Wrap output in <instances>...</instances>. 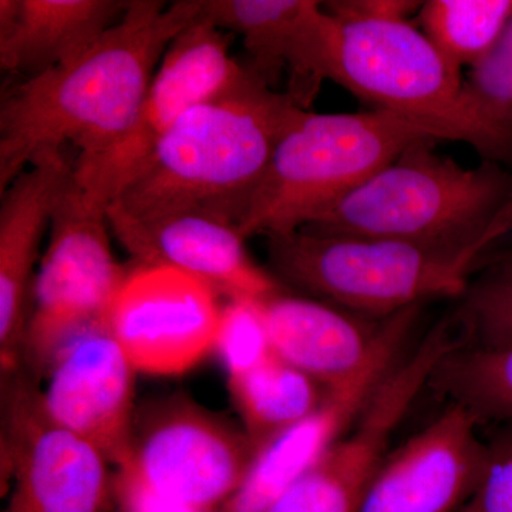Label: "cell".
I'll return each instance as SVG.
<instances>
[{"label":"cell","instance_id":"17","mask_svg":"<svg viewBox=\"0 0 512 512\" xmlns=\"http://www.w3.org/2000/svg\"><path fill=\"white\" fill-rule=\"evenodd\" d=\"M64 150L45 151L2 191L0 204V363L22 367L40 244L73 173Z\"/></svg>","mask_w":512,"mask_h":512},{"label":"cell","instance_id":"15","mask_svg":"<svg viewBox=\"0 0 512 512\" xmlns=\"http://www.w3.org/2000/svg\"><path fill=\"white\" fill-rule=\"evenodd\" d=\"M480 426L464 407L448 403L389 451L359 512H461L483 473Z\"/></svg>","mask_w":512,"mask_h":512},{"label":"cell","instance_id":"16","mask_svg":"<svg viewBox=\"0 0 512 512\" xmlns=\"http://www.w3.org/2000/svg\"><path fill=\"white\" fill-rule=\"evenodd\" d=\"M136 375L107 326L87 330L53 360L40 392L43 407L50 419L120 467L136 413Z\"/></svg>","mask_w":512,"mask_h":512},{"label":"cell","instance_id":"5","mask_svg":"<svg viewBox=\"0 0 512 512\" xmlns=\"http://www.w3.org/2000/svg\"><path fill=\"white\" fill-rule=\"evenodd\" d=\"M421 140H436L390 111H303L279 140L239 224L245 238L298 231Z\"/></svg>","mask_w":512,"mask_h":512},{"label":"cell","instance_id":"1","mask_svg":"<svg viewBox=\"0 0 512 512\" xmlns=\"http://www.w3.org/2000/svg\"><path fill=\"white\" fill-rule=\"evenodd\" d=\"M204 0H131L124 15L70 62L13 86L0 104V192L40 154L72 144L99 156L136 121L165 50Z\"/></svg>","mask_w":512,"mask_h":512},{"label":"cell","instance_id":"6","mask_svg":"<svg viewBox=\"0 0 512 512\" xmlns=\"http://www.w3.org/2000/svg\"><path fill=\"white\" fill-rule=\"evenodd\" d=\"M333 82L436 140L461 141L485 161L512 163V133L491 126L454 72L410 20L340 23Z\"/></svg>","mask_w":512,"mask_h":512},{"label":"cell","instance_id":"24","mask_svg":"<svg viewBox=\"0 0 512 512\" xmlns=\"http://www.w3.org/2000/svg\"><path fill=\"white\" fill-rule=\"evenodd\" d=\"M466 345L512 346V274L490 271L473 282L456 312Z\"/></svg>","mask_w":512,"mask_h":512},{"label":"cell","instance_id":"23","mask_svg":"<svg viewBox=\"0 0 512 512\" xmlns=\"http://www.w3.org/2000/svg\"><path fill=\"white\" fill-rule=\"evenodd\" d=\"M214 352L228 377L244 375L275 355L265 301L231 298L222 305Z\"/></svg>","mask_w":512,"mask_h":512},{"label":"cell","instance_id":"26","mask_svg":"<svg viewBox=\"0 0 512 512\" xmlns=\"http://www.w3.org/2000/svg\"><path fill=\"white\" fill-rule=\"evenodd\" d=\"M461 512H512V421L485 440L483 473Z\"/></svg>","mask_w":512,"mask_h":512},{"label":"cell","instance_id":"25","mask_svg":"<svg viewBox=\"0 0 512 512\" xmlns=\"http://www.w3.org/2000/svg\"><path fill=\"white\" fill-rule=\"evenodd\" d=\"M463 86L487 123L512 133V13L494 45L468 69Z\"/></svg>","mask_w":512,"mask_h":512},{"label":"cell","instance_id":"18","mask_svg":"<svg viewBox=\"0 0 512 512\" xmlns=\"http://www.w3.org/2000/svg\"><path fill=\"white\" fill-rule=\"evenodd\" d=\"M400 357L373 367L346 389L328 393L315 413L259 448L244 481L217 512L268 511L348 433Z\"/></svg>","mask_w":512,"mask_h":512},{"label":"cell","instance_id":"10","mask_svg":"<svg viewBox=\"0 0 512 512\" xmlns=\"http://www.w3.org/2000/svg\"><path fill=\"white\" fill-rule=\"evenodd\" d=\"M2 376V485H12L5 512H113L109 460L50 419L23 367Z\"/></svg>","mask_w":512,"mask_h":512},{"label":"cell","instance_id":"3","mask_svg":"<svg viewBox=\"0 0 512 512\" xmlns=\"http://www.w3.org/2000/svg\"><path fill=\"white\" fill-rule=\"evenodd\" d=\"M421 140L301 229L342 237L467 247L512 228V173L464 167Z\"/></svg>","mask_w":512,"mask_h":512},{"label":"cell","instance_id":"29","mask_svg":"<svg viewBox=\"0 0 512 512\" xmlns=\"http://www.w3.org/2000/svg\"><path fill=\"white\" fill-rule=\"evenodd\" d=\"M491 271L503 272V274H512V248L507 249L495 261L494 268Z\"/></svg>","mask_w":512,"mask_h":512},{"label":"cell","instance_id":"19","mask_svg":"<svg viewBox=\"0 0 512 512\" xmlns=\"http://www.w3.org/2000/svg\"><path fill=\"white\" fill-rule=\"evenodd\" d=\"M127 6L126 0H0V66L26 80L70 62Z\"/></svg>","mask_w":512,"mask_h":512},{"label":"cell","instance_id":"14","mask_svg":"<svg viewBox=\"0 0 512 512\" xmlns=\"http://www.w3.org/2000/svg\"><path fill=\"white\" fill-rule=\"evenodd\" d=\"M113 234L140 265L165 266L190 275L231 298L266 301L285 286L261 268L234 222L202 211L130 217L107 210Z\"/></svg>","mask_w":512,"mask_h":512},{"label":"cell","instance_id":"8","mask_svg":"<svg viewBox=\"0 0 512 512\" xmlns=\"http://www.w3.org/2000/svg\"><path fill=\"white\" fill-rule=\"evenodd\" d=\"M255 453L242 427L175 392L137 404L117 470L175 503L217 512L244 481Z\"/></svg>","mask_w":512,"mask_h":512},{"label":"cell","instance_id":"7","mask_svg":"<svg viewBox=\"0 0 512 512\" xmlns=\"http://www.w3.org/2000/svg\"><path fill=\"white\" fill-rule=\"evenodd\" d=\"M107 210L74 180L57 202L49 242L39 262L22 367L45 379L60 350L77 336L107 326V315L128 272L109 239Z\"/></svg>","mask_w":512,"mask_h":512},{"label":"cell","instance_id":"28","mask_svg":"<svg viewBox=\"0 0 512 512\" xmlns=\"http://www.w3.org/2000/svg\"><path fill=\"white\" fill-rule=\"evenodd\" d=\"M137 512H201L183 504L174 503L167 498L153 497L138 508Z\"/></svg>","mask_w":512,"mask_h":512},{"label":"cell","instance_id":"20","mask_svg":"<svg viewBox=\"0 0 512 512\" xmlns=\"http://www.w3.org/2000/svg\"><path fill=\"white\" fill-rule=\"evenodd\" d=\"M228 387L255 451L311 416L328 397L320 384L276 355L251 372L228 377Z\"/></svg>","mask_w":512,"mask_h":512},{"label":"cell","instance_id":"9","mask_svg":"<svg viewBox=\"0 0 512 512\" xmlns=\"http://www.w3.org/2000/svg\"><path fill=\"white\" fill-rule=\"evenodd\" d=\"M231 37L204 10L174 37L130 130L99 156L73 161L74 180L94 201L107 210L188 111L258 79L229 52Z\"/></svg>","mask_w":512,"mask_h":512},{"label":"cell","instance_id":"21","mask_svg":"<svg viewBox=\"0 0 512 512\" xmlns=\"http://www.w3.org/2000/svg\"><path fill=\"white\" fill-rule=\"evenodd\" d=\"M430 386L468 410L481 426L512 421V346L476 348L461 342L437 367Z\"/></svg>","mask_w":512,"mask_h":512},{"label":"cell","instance_id":"11","mask_svg":"<svg viewBox=\"0 0 512 512\" xmlns=\"http://www.w3.org/2000/svg\"><path fill=\"white\" fill-rule=\"evenodd\" d=\"M218 296L183 272L138 264L111 305L107 329L137 373L184 375L214 352Z\"/></svg>","mask_w":512,"mask_h":512},{"label":"cell","instance_id":"22","mask_svg":"<svg viewBox=\"0 0 512 512\" xmlns=\"http://www.w3.org/2000/svg\"><path fill=\"white\" fill-rule=\"evenodd\" d=\"M512 13V0H429L421 3V32L454 72L474 66L494 45Z\"/></svg>","mask_w":512,"mask_h":512},{"label":"cell","instance_id":"12","mask_svg":"<svg viewBox=\"0 0 512 512\" xmlns=\"http://www.w3.org/2000/svg\"><path fill=\"white\" fill-rule=\"evenodd\" d=\"M275 355L336 393L404 353L421 306L370 319L313 298L278 293L265 301Z\"/></svg>","mask_w":512,"mask_h":512},{"label":"cell","instance_id":"2","mask_svg":"<svg viewBox=\"0 0 512 512\" xmlns=\"http://www.w3.org/2000/svg\"><path fill=\"white\" fill-rule=\"evenodd\" d=\"M306 109L261 80L188 111L107 210L202 211L241 224L279 140Z\"/></svg>","mask_w":512,"mask_h":512},{"label":"cell","instance_id":"13","mask_svg":"<svg viewBox=\"0 0 512 512\" xmlns=\"http://www.w3.org/2000/svg\"><path fill=\"white\" fill-rule=\"evenodd\" d=\"M204 16L241 36L247 67L269 89L308 110L320 84L335 77L338 20L315 0H204ZM282 93V92H281Z\"/></svg>","mask_w":512,"mask_h":512},{"label":"cell","instance_id":"4","mask_svg":"<svg viewBox=\"0 0 512 512\" xmlns=\"http://www.w3.org/2000/svg\"><path fill=\"white\" fill-rule=\"evenodd\" d=\"M512 228L467 247L298 231L268 239V271L282 285L370 319L434 299H463L474 271Z\"/></svg>","mask_w":512,"mask_h":512},{"label":"cell","instance_id":"27","mask_svg":"<svg viewBox=\"0 0 512 512\" xmlns=\"http://www.w3.org/2000/svg\"><path fill=\"white\" fill-rule=\"evenodd\" d=\"M416 0H335L323 3L325 9L340 23L376 22V20H409L419 12Z\"/></svg>","mask_w":512,"mask_h":512}]
</instances>
